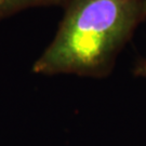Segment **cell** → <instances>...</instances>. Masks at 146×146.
<instances>
[{
    "label": "cell",
    "mask_w": 146,
    "mask_h": 146,
    "mask_svg": "<svg viewBox=\"0 0 146 146\" xmlns=\"http://www.w3.org/2000/svg\"><path fill=\"white\" fill-rule=\"evenodd\" d=\"M65 0H0V22L35 8L63 7Z\"/></svg>",
    "instance_id": "2"
},
{
    "label": "cell",
    "mask_w": 146,
    "mask_h": 146,
    "mask_svg": "<svg viewBox=\"0 0 146 146\" xmlns=\"http://www.w3.org/2000/svg\"><path fill=\"white\" fill-rule=\"evenodd\" d=\"M144 7H145V13H146V0H144Z\"/></svg>",
    "instance_id": "4"
},
{
    "label": "cell",
    "mask_w": 146,
    "mask_h": 146,
    "mask_svg": "<svg viewBox=\"0 0 146 146\" xmlns=\"http://www.w3.org/2000/svg\"><path fill=\"white\" fill-rule=\"evenodd\" d=\"M133 74L136 77L146 79V58H139L134 64Z\"/></svg>",
    "instance_id": "3"
},
{
    "label": "cell",
    "mask_w": 146,
    "mask_h": 146,
    "mask_svg": "<svg viewBox=\"0 0 146 146\" xmlns=\"http://www.w3.org/2000/svg\"><path fill=\"white\" fill-rule=\"evenodd\" d=\"M56 33L35 60L36 75L103 79L146 20L144 0H65Z\"/></svg>",
    "instance_id": "1"
}]
</instances>
